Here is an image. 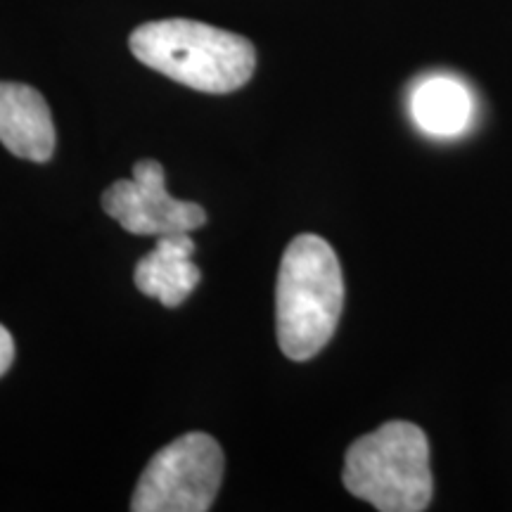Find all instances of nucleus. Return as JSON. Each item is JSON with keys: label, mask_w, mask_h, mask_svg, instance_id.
<instances>
[{"label": "nucleus", "mask_w": 512, "mask_h": 512, "mask_svg": "<svg viewBox=\"0 0 512 512\" xmlns=\"http://www.w3.org/2000/svg\"><path fill=\"white\" fill-rule=\"evenodd\" d=\"M223 451L204 432L183 434L147 463L133 494V512H207L221 489Z\"/></svg>", "instance_id": "obj_4"}, {"label": "nucleus", "mask_w": 512, "mask_h": 512, "mask_svg": "<svg viewBox=\"0 0 512 512\" xmlns=\"http://www.w3.org/2000/svg\"><path fill=\"white\" fill-rule=\"evenodd\" d=\"M128 46L145 67L202 93L238 91L256 67V50L245 36L192 19L140 24Z\"/></svg>", "instance_id": "obj_2"}, {"label": "nucleus", "mask_w": 512, "mask_h": 512, "mask_svg": "<svg viewBox=\"0 0 512 512\" xmlns=\"http://www.w3.org/2000/svg\"><path fill=\"white\" fill-rule=\"evenodd\" d=\"M351 496L380 512H420L432 501L430 441L413 422H384L349 446L342 472Z\"/></svg>", "instance_id": "obj_3"}, {"label": "nucleus", "mask_w": 512, "mask_h": 512, "mask_svg": "<svg viewBox=\"0 0 512 512\" xmlns=\"http://www.w3.org/2000/svg\"><path fill=\"white\" fill-rule=\"evenodd\" d=\"M195 242L188 233L159 235L157 245L136 266V287L155 297L166 309H176L200 285L202 271L192 264Z\"/></svg>", "instance_id": "obj_7"}, {"label": "nucleus", "mask_w": 512, "mask_h": 512, "mask_svg": "<svg viewBox=\"0 0 512 512\" xmlns=\"http://www.w3.org/2000/svg\"><path fill=\"white\" fill-rule=\"evenodd\" d=\"M411 117L427 136L458 138L475 119V95L456 76H427L411 93Z\"/></svg>", "instance_id": "obj_8"}, {"label": "nucleus", "mask_w": 512, "mask_h": 512, "mask_svg": "<svg viewBox=\"0 0 512 512\" xmlns=\"http://www.w3.org/2000/svg\"><path fill=\"white\" fill-rule=\"evenodd\" d=\"M344 306L339 259L318 235H297L287 245L275 285V330L283 354L309 361L335 335Z\"/></svg>", "instance_id": "obj_1"}, {"label": "nucleus", "mask_w": 512, "mask_h": 512, "mask_svg": "<svg viewBox=\"0 0 512 512\" xmlns=\"http://www.w3.org/2000/svg\"><path fill=\"white\" fill-rule=\"evenodd\" d=\"M102 209L131 235L190 233L207 223V211L195 202L176 200L166 190L162 164L140 159L133 178H121L102 192Z\"/></svg>", "instance_id": "obj_5"}, {"label": "nucleus", "mask_w": 512, "mask_h": 512, "mask_svg": "<svg viewBox=\"0 0 512 512\" xmlns=\"http://www.w3.org/2000/svg\"><path fill=\"white\" fill-rule=\"evenodd\" d=\"M12 361H15V339L5 325H0V377L8 373Z\"/></svg>", "instance_id": "obj_9"}, {"label": "nucleus", "mask_w": 512, "mask_h": 512, "mask_svg": "<svg viewBox=\"0 0 512 512\" xmlns=\"http://www.w3.org/2000/svg\"><path fill=\"white\" fill-rule=\"evenodd\" d=\"M0 143L27 162L41 164L53 157V114L36 88L0 81Z\"/></svg>", "instance_id": "obj_6"}]
</instances>
